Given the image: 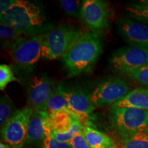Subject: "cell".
Masks as SVG:
<instances>
[{
  "instance_id": "cell-1",
  "label": "cell",
  "mask_w": 148,
  "mask_h": 148,
  "mask_svg": "<svg viewBox=\"0 0 148 148\" xmlns=\"http://www.w3.org/2000/svg\"><path fill=\"white\" fill-rule=\"evenodd\" d=\"M1 23L7 24L27 37L49 31L45 10L40 3L29 0H16L10 10L0 14Z\"/></svg>"
},
{
  "instance_id": "cell-2",
  "label": "cell",
  "mask_w": 148,
  "mask_h": 148,
  "mask_svg": "<svg viewBox=\"0 0 148 148\" xmlns=\"http://www.w3.org/2000/svg\"><path fill=\"white\" fill-rule=\"evenodd\" d=\"M102 51L99 35L91 32L84 33L61 58L67 76L75 77L90 71Z\"/></svg>"
},
{
  "instance_id": "cell-3",
  "label": "cell",
  "mask_w": 148,
  "mask_h": 148,
  "mask_svg": "<svg viewBox=\"0 0 148 148\" xmlns=\"http://www.w3.org/2000/svg\"><path fill=\"white\" fill-rule=\"evenodd\" d=\"M84 32L67 25H60L45 33L42 42V58L53 60L61 58Z\"/></svg>"
},
{
  "instance_id": "cell-4",
  "label": "cell",
  "mask_w": 148,
  "mask_h": 148,
  "mask_svg": "<svg viewBox=\"0 0 148 148\" xmlns=\"http://www.w3.org/2000/svg\"><path fill=\"white\" fill-rule=\"evenodd\" d=\"M109 121L119 134L148 132V111L134 108L112 106Z\"/></svg>"
},
{
  "instance_id": "cell-5",
  "label": "cell",
  "mask_w": 148,
  "mask_h": 148,
  "mask_svg": "<svg viewBox=\"0 0 148 148\" xmlns=\"http://www.w3.org/2000/svg\"><path fill=\"white\" fill-rule=\"evenodd\" d=\"M34 109L30 106L17 110L1 127V138L12 148H23L27 138L29 122Z\"/></svg>"
},
{
  "instance_id": "cell-6",
  "label": "cell",
  "mask_w": 148,
  "mask_h": 148,
  "mask_svg": "<svg viewBox=\"0 0 148 148\" xmlns=\"http://www.w3.org/2000/svg\"><path fill=\"white\" fill-rule=\"evenodd\" d=\"M132 90L126 81L119 77H111L101 81L90 94L95 107H103L121 100Z\"/></svg>"
},
{
  "instance_id": "cell-7",
  "label": "cell",
  "mask_w": 148,
  "mask_h": 148,
  "mask_svg": "<svg viewBox=\"0 0 148 148\" xmlns=\"http://www.w3.org/2000/svg\"><path fill=\"white\" fill-rule=\"evenodd\" d=\"M45 33L28 37L10 51L12 62L18 69L29 71L42 58V42Z\"/></svg>"
},
{
  "instance_id": "cell-8",
  "label": "cell",
  "mask_w": 148,
  "mask_h": 148,
  "mask_svg": "<svg viewBox=\"0 0 148 148\" xmlns=\"http://www.w3.org/2000/svg\"><path fill=\"white\" fill-rule=\"evenodd\" d=\"M109 63L116 73L125 75L148 64V49L134 47H122L114 50Z\"/></svg>"
},
{
  "instance_id": "cell-9",
  "label": "cell",
  "mask_w": 148,
  "mask_h": 148,
  "mask_svg": "<svg viewBox=\"0 0 148 148\" xmlns=\"http://www.w3.org/2000/svg\"><path fill=\"white\" fill-rule=\"evenodd\" d=\"M110 12L108 3L103 0L82 1L81 18L90 32L100 35L105 34L109 27Z\"/></svg>"
},
{
  "instance_id": "cell-10",
  "label": "cell",
  "mask_w": 148,
  "mask_h": 148,
  "mask_svg": "<svg viewBox=\"0 0 148 148\" xmlns=\"http://www.w3.org/2000/svg\"><path fill=\"white\" fill-rule=\"evenodd\" d=\"M55 88L66 99L81 122L84 121L88 114L95 109L90 95L84 90L70 86L64 83L55 85Z\"/></svg>"
},
{
  "instance_id": "cell-11",
  "label": "cell",
  "mask_w": 148,
  "mask_h": 148,
  "mask_svg": "<svg viewBox=\"0 0 148 148\" xmlns=\"http://www.w3.org/2000/svg\"><path fill=\"white\" fill-rule=\"evenodd\" d=\"M51 79L47 74H39L33 77L27 87L28 102L34 110L47 111V104L54 90Z\"/></svg>"
},
{
  "instance_id": "cell-12",
  "label": "cell",
  "mask_w": 148,
  "mask_h": 148,
  "mask_svg": "<svg viewBox=\"0 0 148 148\" xmlns=\"http://www.w3.org/2000/svg\"><path fill=\"white\" fill-rule=\"evenodd\" d=\"M118 30L130 47L148 49V25L130 18H120Z\"/></svg>"
},
{
  "instance_id": "cell-13",
  "label": "cell",
  "mask_w": 148,
  "mask_h": 148,
  "mask_svg": "<svg viewBox=\"0 0 148 148\" xmlns=\"http://www.w3.org/2000/svg\"><path fill=\"white\" fill-rule=\"evenodd\" d=\"M49 114L45 110H34L29 122L27 138L24 147L41 145L48 127Z\"/></svg>"
},
{
  "instance_id": "cell-14",
  "label": "cell",
  "mask_w": 148,
  "mask_h": 148,
  "mask_svg": "<svg viewBox=\"0 0 148 148\" xmlns=\"http://www.w3.org/2000/svg\"><path fill=\"white\" fill-rule=\"evenodd\" d=\"M119 108H134L148 111V88H137L132 90L123 99L112 105Z\"/></svg>"
},
{
  "instance_id": "cell-15",
  "label": "cell",
  "mask_w": 148,
  "mask_h": 148,
  "mask_svg": "<svg viewBox=\"0 0 148 148\" xmlns=\"http://www.w3.org/2000/svg\"><path fill=\"white\" fill-rule=\"evenodd\" d=\"M49 114L48 125L53 132L62 133L66 132L71 129L75 121L79 120L77 116L66 110L56 111Z\"/></svg>"
},
{
  "instance_id": "cell-16",
  "label": "cell",
  "mask_w": 148,
  "mask_h": 148,
  "mask_svg": "<svg viewBox=\"0 0 148 148\" xmlns=\"http://www.w3.org/2000/svg\"><path fill=\"white\" fill-rule=\"evenodd\" d=\"M83 131L90 148H115L110 137L90 125L83 124Z\"/></svg>"
},
{
  "instance_id": "cell-17",
  "label": "cell",
  "mask_w": 148,
  "mask_h": 148,
  "mask_svg": "<svg viewBox=\"0 0 148 148\" xmlns=\"http://www.w3.org/2000/svg\"><path fill=\"white\" fill-rule=\"evenodd\" d=\"M28 37L18 32L14 27L4 23H0V40L2 49L12 50Z\"/></svg>"
},
{
  "instance_id": "cell-18",
  "label": "cell",
  "mask_w": 148,
  "mask_h": 148,
  "mask_svg": "<svg viewBox=\"0 0 148 148\" xmlns=\"http://www.w3.org/2000/svg\"><path fill=\"white\" fill-rule=\"evenodd\" d=\"M123 148H148V132H136L120 135Z\"/></svg>"
},
{
  "instance_id": "cell-19",
  "label": "cell",
  "mask_w": 148,
  "mask_h": 148,
  "mask_svg": "<svg viewBox=\"0 0 148 148\" xmlns=\"http://www.w3.org/2000/svg\"><path fill=\"white\" fill-rule=\"evenodd\" d=\"M62 110H69L72 112L74 115L77 116L73 109L70 106L69 103L54 88V90H53L51 97H49V100L47 101V112L49 114H51L54 112H56V111Z\"/></svg>"
},
{
  "instance_id": "cell-20",
  "label": "cell",
  "mask_w": 148,
  "mask_h": 148,
  "mask_svg": "<svg viewBox=\"0 0 148 148\" xmlns=\"http://www.w3.org/2000/svg\"><path fill=\"white\" fill-rule=\"evenodd\" d=\"M127 16L135 21L148 25V7L133 3L125 8Z\"/></svg>"
},
{
  "instance_id": "cell-21",
  "label": "cell",
  "mask_w": 148,
  "mask_h": 148,
  "mask_svg": "<svg viewBox=\"0 0 148 148\" xmlns=\"http://www.w3.org/2000/svg\"><path fill=\"white\" fill-rule=\"evenodd\" d=\"M14 108L13 101L8 95L1 96L0 99V123L1 126L17 110H14Z\"/></svg>"
},
{
  "instance_id": "cell-22",
  "label": "cell",
  "mask_w": 148,
  "mask_h": 148,
  "mask_svg": "<svg viewBox=\"0 0 148 148\" xmlns=\"http://www.w3.org/2000/svg\"><path fill=\"white\" fill-rule=\"evenodd\" d=\"M60 4L64 12L73 17H81L82 1L79 0H60Z\"/></svg>"
},
{
  "instance_id": "cell-23",
  "label": "cell",
  "mask_w": 148,
  "mask_h": 148,
  "mask_svg": "<svg viewBox=\"0 0 148 148\" xmlns=\"http://www.w3.org/2000/svg\"><path fill=\"white\" fill-rule=\"evenodd\" d=\"M83 129V123L79 120H76L73 123V125L71 129L68 131L62 133L53 132L52 134L53 136L56 138L57 140L60 142H64V143H69L70 141L72 140L74 136L78 133L81 130Z\"/></svg>"
},
{
  "instance_id": "cell-24",
  "label": "cell",
  "mask_w": 148,
  "mask_h": 148,
  "mask_svg": "<svg viewBox=\"0 0 148 148\" xmlns=\"http://www.w3.org/2000/svg\"><path fill=\"white\" fill-rule=\"evenodd\" d=\"M18 81L14 75L10 65L2 64L0 65V89L3 90L7 85L12 82Z\"/></svg>"
},
{
  "instance_id": "cell-25",
  "label": "cell",
  "mask_w": 148,
  "mask_h": 148,
  "mask_svg": "<svg viewBox=\"0 0 148 148\" xmlns=\"http://www.w3.org/2000/svg\"><path fill=\"white\" fill-rule=\"evenodd\" d=\"M41 148H72L69 143L59 141L52 134V132L49 127L47 129V132L45 138L41 143Z\"/></svg>"
},
{
  "instance_id": "cell-26",
  "label": "cell",
  "mask_w": 148,
  "mask_h": 148,
  "mask_svg": "<svg viewBox=\"0 0 148 148\" xmlns=\"http://www.w3.org/2000/svg\"><path fill=\"white\" fill-rule=\"evenodd\" d=\"M125 75L138 84L148 86V64L134 71H130Z\"/></svg>"
},
{
  "instance_id": "cell-27",
  "label": "cell",
  "mask_w": 148,
  "mask_h": 148,
  "mask_svg": "<svg viewBox=\"0 0 148 148\" xmlns=\"http://www.w3.org/2000/svg\"><path fill=\"white\" fill-rule=\"evenodd\" d=\"M69 144L72 148H90L85 138L83 129L72 138Z\"/></svg>"
},
{
  "instance_id": "cell-28",
  "label": "cell",
  "mask_w": 148,
  "mask_h": 148,
  "mask_svg": "<svg viewBox=\"0 0 148 148\" xmlns=\"http://www.w3.org/2000/svg\"><path fill=\"white\" fill-rule=\"evenodd\" d=\"M16 0H1L0 1V14L7 12L13 7Z\"/></svg>"
},
{
  "instance_id": "cell-29",
  "label": "cell",
  "mask_w": 148,
  "mask_h": 148,
  "mask_svg": "<svg viewBox=\"0 0 148 148\" xmlns=\"http://www.w3.org/2000/svg\"><path fill=\"white\" fill-rule=\"evenodd\" d=\"M135 3L138 5H140V6L148 7V0H140V1H138L137 2Z\"/></svg>"
},
{
  "instance_id": "cell-30",
  "label": "cell",
  "mask_w": 148,
  "mask_h": 148,
  "mask_svg": "<svg viewBox=\"0 0 148 148\" xmlns=\"http://www.w3.org/2000/svg\"><path fill=\"white\" fill-rule=\"evenodd\" d=\"M0 148H12V147H10V145H8V144L3 143L2 141L0 143Z\"/></svg>"
}]
</instances>
